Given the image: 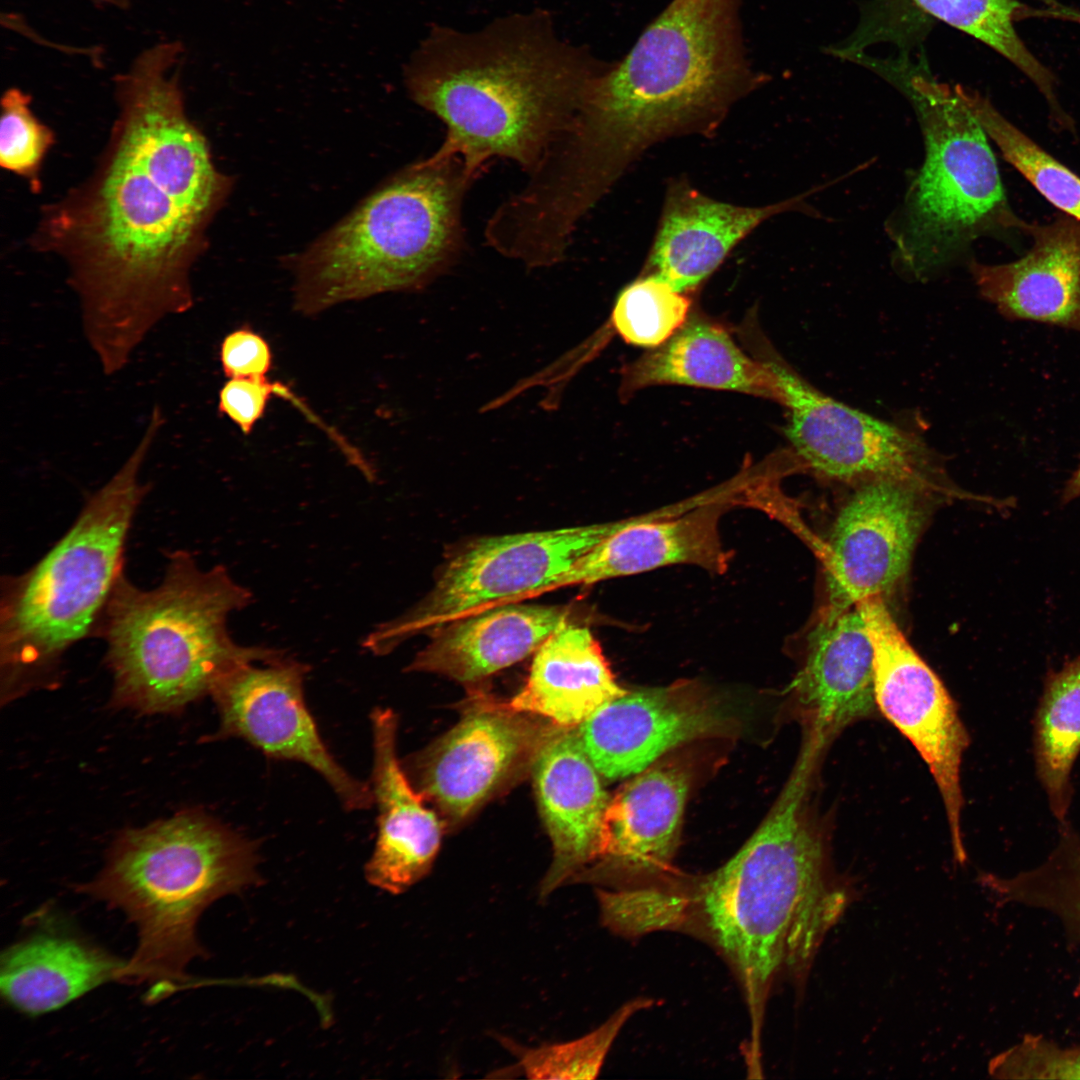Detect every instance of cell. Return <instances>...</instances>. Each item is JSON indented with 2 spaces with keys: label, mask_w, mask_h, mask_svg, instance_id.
Returning a JSON list of instances; mask_svg holds the SVG:
<instances>
[{
  "label": "cell",
  "mask_w": 1080,
  "mask_h": 1080,
  "mask_svg": "<svg viewBox=\"0 0 1080 1080\" xmlns=\"http://www.w3.org/2000/svg\"><path fill=\"white\" fill-rule=\"evenodd\" d=\"M182 56L156 43L114 78L117 119L94 173L45 209L34 243L66 261L88 341L125 366L163 317L193 304L190 271L231 179L185 110Z\"/></svg>",
  "instance_id": "obj_1"
},
{
  "label": "cell",
  "mask_w": 1080,
  "mask_h": 1080,
  "mask_svg": "<svg viewBox=\"0 0 1080 1080\" xmlns=\"http://www.w3.org/2000/svg\"><path fill=\"white\" fill-rule=\"evenodd\" d=\"M819 759L802 745L770 811L721 867L697 880L672 879L662 896L663 926L702 936L742 987L759 1055L765 1006L776 982L801 981L828 930L850 901L830 879L825 849L806 804Z\"/></svg>",
  "instance_id": "obj_2"
},
{
  "label": "cell",
  "mask_w": 1080,
  "mask_h": 1080,
  "mask_svg": "<svg viewBox=\"0 0 1080 1080\" xmlns=\"http://www.w3.org/2000/svg\"><path fill=\"white\" fill-rule=\"evenodd\" d=\"M608 65L561 38L548 11L534 9L473 31L433 25L405 83L446 127L437 154L457 155L479 173L505 158L531 174Z\"/></svg>",
  "instance_id": "obj_3"
},
{
  "label": "cell",
  "mask_w": 1080,
  "mask_h": 1080,
  "mask_svg": "<svg viewBox=\"0 0 1080 1080\" xmlns=\"http://www.w3.org/2000/svg\"><path fill=\"white\" fill-rule=\"evenodd\" d=\"M760 82L738 0H672L589 83L565 132L566 150L586 173L617 181L653 144L716 128Z\"/></svg>",
  "instance_id": "obj_4"
},
{
  "label": "cell",
  "mask_w": 1080,
  "mask_h": 1080,
  "mask_svg": "<svg viewBox=\"0 0 1080 1080\" xmlns=\"http://www.w3.org/2000/svg\"><path fill=\"white\" fill-rule=\"evenodd\" d=\"M251 601V592L225 567L203 570L183 550L169 553L164 577L152 589L139 588L123 573L95 634L106 643L112 704L144 714L181 712L210 695L236 665L282 656L231 637L229 615Z\"/></svg>",
  "instance_id": "obj_5"
},
{
  "label": "cell",
  "mask_w": 1080,
  "mask_h": 1080,
  "mask_svg": "<svg viewBox=\"0 0 1080 1080\" xmlns=\"http://www.w3.org/2000/svg\"><path fill=\"white\" fill-rule=\"evenodd\" d=\"M162 422L153 418L122 467L90 495L65 534L31 568L2 576L0 696L10 703L56 684L66 652L95 636L123 572L136 512L149 491L139 471Z\"/></svg>",
  "instance_id": "obj_6"
},
{
  "label": "cell",
  "mask_w": 1080,
  "mask_h": 1080,
  "mask_svg": "<svg viewBox=\"0 0 1080 1080\" xmlns=\"http://www.w3.org/2000/svg\"><path fill=\"white\" fill-rule=\"evenodd\" d=\"M257 850L195 810L123 832L99 875L77 888L122 910L138 928L121 980L149 984L152 999L184 983L188 963L204 953L195 935L200 914L261 881Z\"/></svg>",
  "instance_id": "obj_7"
},
{
  "label": "cell",
  "mask_w": 1080,
  "mask_h": 1080,
  "mask_svg": "<svg viewBox=\"0 0 1080 1080\" xmlns=\"http://www.w3.org/2000/svg\"><path fill=\"white\" fill-rule=\"evenodd\" d=\"M479 174L436 152L399 171L294 258L297 310L426 287L460 254L462 203Z\"/></svg>",
  "instance_id": "obj_8"
},
{
  "label": "cell",
  "mask_w": 1080,
  "mask_h": 1080,
  "mask_svg": "<svg viewBox=\"0 0 1080 1080\" xmlns=\"http://www.w3.org/2000/svg\"><path fill=\"white\" fill-rule=\"evenodd\" d=\"M886 78L911 101L925 145L923 164L887 222L897 270L926 280L981 237L1025 232L1028 223L1009 205L988 136L961 85L904 62L890 63Z\"/></svg>",
  "instance_id": "obj_9"
},
{
  "label": "cell",
  "mask_w": 1080,
  "mask_h": 1080,
  "mask_svg": "<svg viewBox=\"0 0 1080 1080\" xmlns=\"http://www.w3.org/2000/svg\"><path fill=\"white\" fill-rule=\"evenodd\" d=\"M625 520L470 540L449 555L432 590L416 607L378 625L363 645L384 655L412 636L467 614L546 593Z\"/></svg>",
  "instance_id": "obj_10"
},
{
  "label": "cell",
  "mask_w": 1080,
  "mask_h": 1080,
  "mask_svg": "<svg viewBox=\"0 0 1080 1080\" xmlns=\"http://www.w3.org/2000/svg\"><path fill=\"white\" fill-rule=\"evenodd\" d=\"M767 361L779 403L789 413L785 434L814 475L856 485L892 480L928 491L942 488L935 456L919 437L824 394L784 363Z\"/></svg>",
  "instance_id": "obj_11"
},
{
  "label": "cell",
  "mask_w": 1080,
  "mask_h": 1080,
  "mask_svg": "<svg viewBox=\"0 0 1080 1080\" xmlns=\"http://www.w3.org/2000/svg\"><path fill=\"white\" fill-rule=\"evenodd\" d=\"M856 606L873 648L876 706L928 765L944 803L954 854L963 862L960 773L968 733L947 689L910 645L884 598L869 597Z\"/></svg>",
  "instance_id": "obj_12"
},
{
  "label": "cell",
  "mask_w": 1080,
  "mask_h": 1080,
  "mask_svg": "<svg viewBox=\"0 0 1080 1080\" xmlns=\"http://www.w3.org/2000/svg\"><path fill=\"white\" fill-rule=\"evenodd\" d=\"M258 662L236 665L212 689L220 717L216 738L238 737L269 757L306 764L328 782L345 808H370L371 787L335 760L307 708L308 666L283 655Z\"/></svg>",
  "instance_id": "obj_13"
},
{
  "label": "cell",
  "mask_w": 1080,
  "mask_h": 1080,
  "mask_svg": "<svg viewBox=\"0 0 1080 1080\" xmlns=\"http://www.w3.org/2000/svg\"><path fill=\"white\" fill-rule=\"evenodd\" d=\"M929 493L892 480L858 485L822 552L830 609L884 598L904 579L927 521Z\"/></svg>",
  "instance_id": "obj_14"
},
{
  "label": "cell",
  "mask_w": 1080,
  "mask_h": 1080,
  "mask_svg": "<svg viewBox=\"0 0 1080 1080\" xmlns=\"http://www.w3.org/2000/svg\"><path fill=\"white\" fill-rule=\"evenodd\" d=\"M535 716L505 704L479 703L417 758L419 792L451 821L466 818L532 765L545 740L560 727Z\"/></svg>",
  "instance_id": "obj_15"
},
{
  "label": "cell",
  "mask_w": 1080,
  "mask_h": 1080,
  "mask_svg": "<svg viewBox=\"0 0 1080 1080\" xmlns=\"http://www.w3.org/2000/svg\"><path fill=\"white\" fill-rule=\"evenodd\" d=\"M721 706L686 684L627 691L579 725L578 735L601 776H634L665 753L688 742L727 731Z\"/></svg>",
  "instance_id": "obj_16"
},
{
  "label": "cell",
  "mask_w": 1080,
  "mask_h": 1080,
  "mask_svg": "<svg viewBox=\"0 0 1080 1080\" xmlns=\"http://www.w3.org/2000/svg\"><path fill=\"white\" fill-rule=\"evenodd\" d=\"M690 786L691 774L680 762H657L632 776L610 798L599 859L573 882L614 889L625 876L624 888L632 877L652 882L667 872L679 843Z\"/></svg>",
  "instance_id": "obj_17"
},
{
  "label": "cell",
  "mask_w": 1080,
  "mask_h": 1080,
  "mask_svg": "<svg viewBox=\"0 0 1080 1080\" xmlns=\"http://www.w3.org/2000/svg\"><path fill=\"white\" fill-rule=\"evenodd\" d=\"M532 768L553 848L551 865L539 889V898L544 901L599 859L611 797L572 728L558 727L539 749Z\"/></svg>",
  "instance_id": "obj_18"
},
{
  "label": "cell",
  "mask_w": 1080,
  "mask_h": 1080,
  "mask_svg": "<svg viewBox=\"0 0 1080 1080\" xmlns=\"http://www.w3.org/2000/svg\"><path fill=\"white\" fill-rule=\"evenodd\" d=\"M727 507L726 503L711 501L626 519L619 529L581 556L547 592L675 564L696 565L721 574L731 559L718 528Z\"/></svg>",
  "instance_id": "obj_19"
},
{
  "label": "cell",
  "mask_w": 1080,
  "mask_h": 1080,
  "mask_svg": "<svg viewBox=\"0 0 1080 1080\" xmlns=\"http://www.w3.org/2000/svg\"><path fill=\"white\" fill-rule=\"evenodd\" d=\"M371 724V791L378 808V834L365 876L373 886L401 894L431 870L441 844L442 824L400 765L396 714L389 708H375Z\"/></svg>",
  "instance_id": "obj_20"
},
{
  "label": "cell",
  "mask_w": 1080,
  "mask_h": 1080,
  "mask_svg": "<svg viewBox=\"0 0 1080 1080\" xmlns=\"http://www.w3.org/2000/svg\"><path fill=\"white\" fill-rule=\"evenodd\" d=\"M1033 243L1021 258L969 265L981 296L1009 320H1028L1080 332V221L1063 215L1027 224Z\"/></svg>",
  "instance_id": "obj_21"
},
{
  "label": "cell",
  "mask_w": 1080,
  "mask_h": 1080,
  "mask_svg": "<svg viewBox=\"0 0 1080 1080\" xmlns=\"http://www.w3.org/2000/svg\"><path fill=\"white\" fill-rule=\"evenodd\" d=\"M819 188L771 205L746 207L715 200L683 182L673 183L647 268L679 292L693 289L766 219L791 210L816 214L805 199Z\"/></svg>",
  "instance_id": "obj_22"
},
{
  "label": "cell",
  "mask_w": 1080,
  "mask_h": 1080,
  "mask_svg": "<svg viewBox=\"0 0 1080 1080\" xmlns=\"http://www.w3.org/2000/svg\"><path fill=\"white\" fill-rule=\"evenodd\" d=\"M808 728L827 745L876 709L873 648L857 606L830 609L812 629L794 682Z\"/></svg>",
  "instance_id": "obj_23"
},
{
  "label": "cell",
  "mask_w": 1080,
  "mask_h": 1080,
  "mask_svg": "<svg viewBox=\"0 0 1080 1080\" xmlns=\"http://www.w3.org/2000/svg\"><path fill=\"white\" fill-rule=\"evenodd\" d=\"M570 617L562 606L511 602L488 607L428 633L429 643L407 670L472 684L534 654Z\"/></svg>",
  "instance_id": "obj_24"
},
{
  "label": "cell",
  "mask_w": 1080,
  "mask_h": 1080,
  "mask_svg": "<svg viewBox=\"0 0 1080 1080\" xmlns=\"http://www.w3.org/2000/svg\"><path fill=\"white\" fill-rule=\"evenodd\" d=\"M685 385L745 393L779 402L776 375L747 356L720 325L692 319L669 340L630 365L622 392L652 385Z\"/></svg>",
  "instance_id": "obj_25"
},
{
  "label": "cell",
  "mask_w": 1080,
  "mask_h": 1080,
  "mask_svg": "<svg viewBox=\"0 0 1080 1080\" xmlns=\"http://www.w3.org/2000/svg\"><path fill=\"white\" fill-rule=\"evenodd\" d=\"M625 692L591 631L569 622L534 653L526 684L505 706L574 728Z\"/></svg>",
  "instance_id": "obj_26"
},
{
  "label": "cell",
  "mask_w": 1080,
  "mask_h": 1080,
  "mask_svg": "<svg viewBox=\"0 0 1080 1080\" xmlns=\"http://www.w3.org/2000/svg\"><path fill=\"white\" fill-rule=\"evenodd\" d=\"M125 966L126 962L78 938L38 933L2 953L1 995L18 1011L41 1015L103 983L121 980Z\"/></svg>",
  "instance_id": "obj_27"
},
{
  "label": "cell",
  "mask_w": 1080,
  "mask_h": 1080,
  "mask_svg": "<svg viewBox=\"0 0 1080 1080\" xmlns=\"http://www.w3.org/2000/svg\"><path fill=\"white\" fill-rule=\"evenodd\" d=\"M1080 753V654L1049 671L1033 719L1037 777L1050 811L1067 821L1072 802V770Z\"/></svg>",
  "instance_id": "obj_28"
},
{
  "label": "cell",
  "mask_w": 1080,
  "mask_h": 1080,
  "mask_svg": "<svg viewBox=\"0 0 1080 1080\" xmlns=\"http://www.w3.org/2000/svg\"><path fill=\"white\" fill-rule=\"evenodd\" d=\"M1059 826L1056 846L1040 865L1012 877L984 874L980 880L998 903L1045 910L1080 942V835L1068 821Z\"/></svg>",
  "instance_id": "obj_29"
},
{
  "label": "cell",
  "mask_w": 1080,
  "mask_h": 1080,
  "mask_svg": "<svg viewBox=\"0 0 1080 1080\" xmlns=\"http://www.w3.org/2000/svg\"><path fill=\"white\" fill-rule=\"evenodd\" d=\"M942 22L995 50L1024 73L1048 103L1051 117L1063 114L1055 92V78L1027 48L1015 29L1029 7L1016 0H913Z\"/></svg>",
  "instance_id": "obj_30"
},
{
  "label": "cell",
  "mask_w": 1080,
  "mask_h": 1080,
  "mask_svg": "<svg viewBox=\"0 0 1080 1080\" xmlns=\"http://www.w3.org/2000/svg\"><path fill=\"white\" fill-rule=\"evenodd\" d=\"M961 93L1003 158L1048 202L1080 221V177L1005 118L988 98L963 86Z\"/></svg>",
  "instance_id": "obj_31"
},
{
  "label": "cell",
  "mask_w": 1080,
  "mask_h": 1080,
  "mask_svg": "<svg viewBox=\"0 0 1080 1080\" xmlns=\"http://www.w3.org/2000/svg\"><path fill=\"white\" fill-rule=\"evenodd\" d=\"M691 302L667 281L649 274L618 295L611 324L627 343L656 348L669 340L687 319Z\"/></svg>",
  "instance_id": "obj_32"
},
{
  "label": "cell",
  "mask_w": 1080,
  "mask_h": 1080,
  "mask_svg": "<svg viewBox=\"0 0 1080 1080\" xmlns=\"http://www.w3.org/2000/svg\"><path fill=\"white\" fill-rule=\"evenodd\" d=\"M650 1000L627 1003L594 1031L576 1040L526 1048L503 1041L518 1058L520 1071L529 1079H594L625 1022Z\"/></svg>",
  "instance_id": "obj_33"
},
{
  "label": "cell",
  "mask_w": 1080,
  "mask_h": 1080,
  "mask_svg": "<svg viewBox=\"0 0 1080 1080\" xmlns=\"http://www.w3.org/2000/svg\"><path fill=\"white\" fill-rule=\"evenodd\" d=\"M31 96L19 88H8L1 98L0 164L25 178L33 192L40 190L42 162L54 144L52 130L30 108Z\"/></svg>",
  "instance_id": "obj_34"
},
{
  "label": "cell",
  "mask_w": 1080,
  "mask_h": 1080,
  "mask_svg": "<svg viewBox=\"0 0 1080 1080\" xmlns=\"http://www.w3.org/2000/svg\"><path fill=\"white\" fill-rule=\"evenodd\" d=\"M287 392L267 377L229 378L219 392V411L249 434L275 393Z\"/></svg>",
  "instance_id": "obj_35"
},
{
  "label": "cell",
  "mask_w": 1080,
  "mask_h": 1080,
  "mask_svg": "<svg viewBox=\"0 0 1080 1080\" xmlns=\"http://www.w3.org/2000/svg\"><path fill=\"white\" fill-rule=\"evenodd\" d=\"M220 362L228 378L267 377L272 366V351L261 335L241 327L223 339Z\"/></svg>",
  "instance_id": "obj_36"
},
{
  "label": "cell",
  "mask_w": 1080,
  "mask_h": 1080,
  "mask_svg": "<svg viewBox=\"0 0 1080 1080\" xmlns=\"http://www.w3.org/2000/svg\"><path fill=\"white\" fill-rule=\"evenodd\" d=\"M1078 497H1080V463L1066 482L1061 500L1063 504H1067Z\"/></svg>",
  "instance_id": "obj_37"
},
{
  "label": "cell",
  "mask_w": 1080,
  "mask_h": 1080,
  "mask_svg": "<svg viewBox=\"0 0 1080 1080\" xmlns=\"http://www.w3.org/2000/svg\"><path fill=\"white\" fill-rule=\"evenodd\" d=\"M96 8H112L117 10H127L131 6L132 0H85Z\"/></svg>",
  "instance_id": "obj_38"
},
{
  "label": "cell",
  "mask_w": 1080,
  "mask_h": 1080,
  "mask_svg": "<svg viewBox=\"0 0 1080 1080\" xmlns=\"http://www.w3.org/2000/svg\"><path fill=\"white\" fill-rule=\"evenodd\" d=\"M1067 19L1080 23V11L1069 8L1065 14V20Z\"/></svg>",
  "instance_id": "obj_39"
},
{
  "label": "cell",
  "mask_w": 1080,
  "mask_h": 1080,
  "mask_svg": "<svg viewBox=\"0 0 1080 1080\" xmlns=\"http://www.w3.org/2000/svg\"><path fill=\"white\" fill-rule=\"evenodd\" d=\"M1040 1H1042L1047 6V8H1051V9L1057 8V7H1059L1061 5L1056 0H1040Z\"/></svg>",
  "instance_id": "obj_40"
}]
</instances>
